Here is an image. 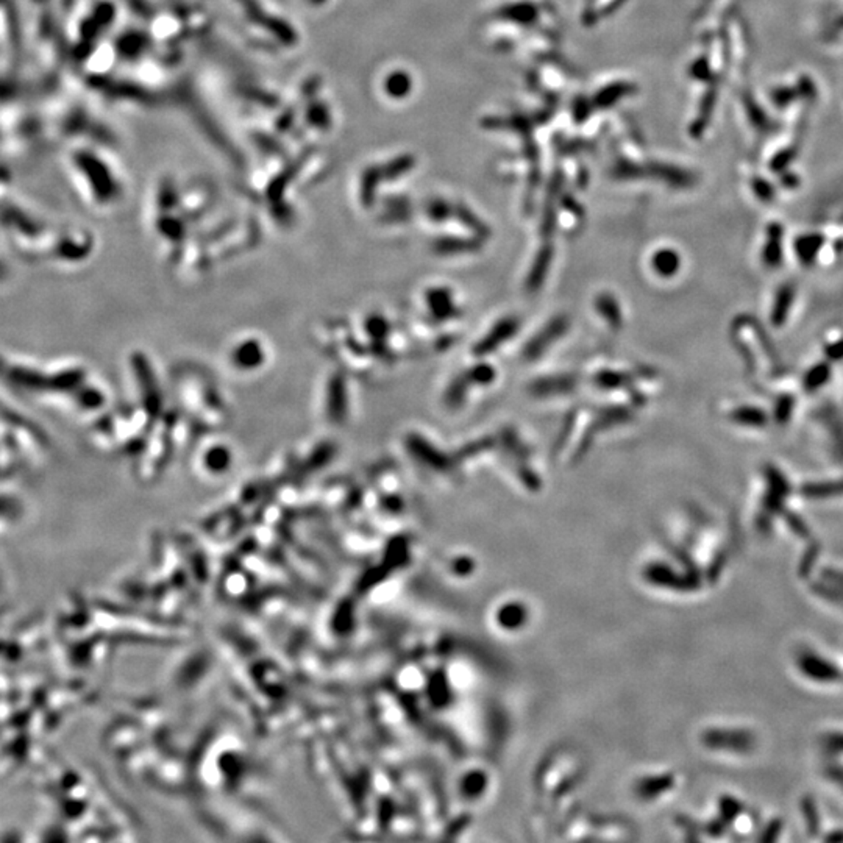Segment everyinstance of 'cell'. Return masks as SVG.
Segmentation results:
<instances>
[{"instance_id":"1","label":"cell","mask_w":843,"mask_h":843,"mask_svg":"<svg viewBox=\"0 0 843 843\" xmlns=\"http://www.w3.org/2000/svg\"><path fill=\"white\" fill-rule=\"evenodd\" d=\"M799 668L801 672L812 679L818 681H832L839 678V670L832 664L820 659L813 655H803L799 659Z\"/></svg>"},{"instance_id":"2","label":"cell","mask_w":843,"mask_h":843,"mask_svg":"<svg viewBox=\"0 0 843 843\" xmlns=\"http://www.w3.org/2000/svg\"><path fill=\"white\" fill-rule=\"evenodd\" d=\"M792 297H794V290H792L790 286L782 288V290L777 295L776 303H775V309H773V322L776 325H781L784 321H786V316L789 312V304L792 303Z\"/></svg>"},{"instance_id":"3","label":"cell","mask_w":843,"mask_h":843,"mask_svg":"<svg viewBox=\"0 0 843 843\" xmlns=\"http://www.w3.org/2000/svg\"><path fill=\"white\" fill-rule=\"evenodd\" d=\"M843 491V483H832V484H811L804 488V496L808 493L809 497H827L834 493H840Z\"/></svg>"},{"instance_id":"4","label":"cell","mask_w":843,"mask_h":843,"mask_svg":"<svg viewBox=\"0 0 843 843\" xmlns=\"http://www.w3.org/2000/svg\"><path fill=\"white\" fill-rule=\"evenodd\" d=\"M772 238H770V241L767 244V249H765V261L768 264L776 266L777 263L781 261V249H780V230H773L772 231Z\"/></svg>"},{"instance_id":"5","label":"cell","mask_w":843,"mask_h":843,"mask_svg":"<svg viewBox=\"0 0 843 843\" xmlns=\"http://www.w3.org/2000/svg\"><path fill=\"white\" fill-rule=\"evenodd\" d=\"M734 417H736V420L742 422V424H745V425H762L765 422L764 414H762L759 410H753V408L739 410L736 414H734Z\"/></svg>"},{"instance_id":"6","label":"cell","mask_w":843,"mask_h":843,"mask_svg":"<svg viewBox=\"0 0 843 843\" xmlns=\"http://www.w3.org/2000/svg\"><path fill=\"white\" fill-rule=\"evenodd\" d=\"M827 376H830V370H827L826 366L813 367L808 374V376H806L804 386H808L809 389H816L827 380Z\"/></svg>"},{"instance_id":"7","label":"cell","mask_w":843,"mask_h":843,"mask_svg":"<svg viewBox=\"0 0 843 843\" xmlns=\"http://www.w3.org/2000/svg\"><path fill=\"white\" fill-rule=\"evenodd\" d=\"M830 776H832L834 780H835V782L840 784V786L843 787V768L834 767L832 770H830Z\"/></svg>"},{"instance_id":"8","label":"cell","mask_w":843,"mask_h":843,"mask_svg":"<svg viewBox=\"0 0 843 843\" xmlns=\"http://www.w3.org/2000/svg\"><path fill=\"white\" fill-rule=\"evenodd\" d=\"M827 745L832 746V748H839V750H843V736H832L827 739Z\"/></svg>"},{"instance_id":"9","label":"cell","mask_w":843,"mask_h":843,"mask_svg":"<svg viewBox=\"0 0 843 843\" xmlns=\"http://www.w3.org/2000/svg\"><path fill=\"white\" fill-rule=\"evenodd\" d=\"M827 353L832 355V358H840V356H843V343L832 345L830 350H827Z\"/></svg>"}]
</instances>
